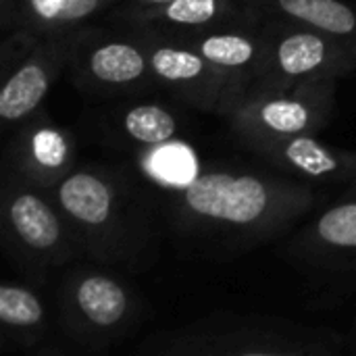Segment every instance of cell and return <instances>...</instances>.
<instances>
[{"instance_id":"obj_13","label":"cell","mask_w":356,"mask_h":356,"mask_svg":"<svg viewBox=\"0 0 356 356\" xmlns=\"http://www.w3.org/2000/svg\"><path fill=\"white\" fill-rule=\"evenodd\" d=\"M246 144L277 167L315 181L356 179V152L327 146L317 136L263 138L248 140Z\"/></svg>"},{"instance_id":"obj_9","label":"cell","mask_w":356,"mask_h":356,"mask_svg":"<svg viewBox=\"0 0 356 356\" xmlns=\"http://www.w3.org/2000/svg\"><path fill=\"white\" fill-rule=\"evenodd\" d=\"M138 38L148 52L154 79L196 108L221 115L227 100L236 96V88L229 77L175 35H163L144 27Z\"/></svg>"},{"instance_id":"obj_21","label":"cell","mask_w":356,"mask_h":356,"mask_svg":"<svg viewBox=\"0 0 356 356\" xmlns=\"http://www.w3.org/2000/svg\"><path fill=\"white\" fill-rule=\"evenodd\" d=\"M350 198H356V179L353 181V190H350Z\"/></svg>"},{"instance_id":"obj_6","label":"cell","mask_w":356,"mask_h":356,"mask_svg":"<svg viewBox=\"0 0 356 356\" xmlns=\"http://www.w3.org/2000/svg\"><path fill=\"white\" fill-rule=\"evenodd\" d=\"M2 229L15 252L35 267L63 265L79 246L50 192L21 175L6 179Z\"/></svg>"},{"instance_id":"obj_10","label":"cell","mask_w":356,"mask_h":356,"mask_svg":"<svg viewBox=\"0 0 356 356\" xmlns=\"http://www.w3.org/2000/svg\"><path fill=\"white\" fill-rule=\"evenodd\" d=\"M81 29L23 44L25 54L6 73L0 88V119L4 123H21L38 111L63 69L71 63Z\"/></svg>"},{"instance_id":"obj_4","label":"cell","mask_w":356,"mask_h":356,"mask_svg":"<svg viewBox=\"0 0 356 356\" xmlns=\"http://www.w3.org/2000/svg\"><path fill=\"white\" fill-rule=\"evenodd\" d=\"M334 79L305 83L290 90H254L232 98L221 117L244 138H292L317 136L321 131L336 102Z\"/></svg>"},{"instance_id":"obj_14","label":"cell","mask_w":356,"mask_h":356,"mask_svg":"<svg viewBox=\"0 0 356 356\" xmlns=\"http://www.w3.org/2000/svg\"><path fill=\"white\" fill-rule=\"evenodd\" d=\"M15 148L19 175L44 190H52L73 171V140L52 123L27 125L17 138Z\"/></svg>"},{"instance_id":"obj_1","label":"cell","mask_w":356,"mask_h":356,"mask_svg":"<svg viewBox=\"0 0 356 356\" xmlns=\"http://www.w3.org/2000/svg\"><path fill=\"white\" fill-rule=\"evenodd\" d=\"M313 202L315 194L305 186L232 171L198 173L175 196V209L188 225L234 238L271 236Z\"/></svg>"},{"instance_id":"obj_11","label":"cell","mask_w":356,"mask_h":356,"mask_svg":"<svg viewBox=\"0 0 356 356\" xmlns=\"http://www.w3.org/2000/svg\"><path fill=\"white\" fill-rule=\"evenodd\" d=\"M171 35H175L186 46L202 54L213 67L227 75L236 88V96L254 88L263 73L269 48L267 25H211L204 29Z\"/></svg>"},{"instance_id":"obj_16","label":"cell","mask_w":356,"mask_h":356,"mask_svg":"<svg viewBox=\"0 0 356 356\" xmlns=\"http://www.w3.org/2000/svg\"><path fill=\"white\" fill-rule=\"evenodd\" d=\"M300 240L307 252L327 265H356V198L323 211Z\"/></svg>"},{"instance_id":"obj_3","label":"cell","mask_w":356,"mask_h":356,"mask_svg":"<svg viewBox=\"0 0 356 356\" xmlns=\"http://www.w3.org/2000/svg\"><path fill=\"white\" fill-rule=\"evenodd\" d=\"M340 336L271 317L215 315L171 332L148 346L169 356H317L334 355Z\"/></svg>"},{"instance_id":"obj_17","label":"cell","mask_w":356,"mask_h":356,"mask_svg":"<svg viewBox=\"0 0 356 356\" xmlns=\"http://www.w3.org/2000/svg\"><path fill=\"white\" fill-rule=\"evenodd\" d=\"M236 0H171L154 8L125 10L129 23L140 27H171L177 31H194L219 25L234 10Z\"/></svg>"},{"instance_id":"obj_5","label":"cell","mask_w":356,"mask_h":356,"mask_svg":"<svg viewBox=\"0 0 356 356\" xmlns=\"http://www.w3.org/2000/svg\"><path fill=\"white\" fill-rule=\"evenodd\" d=\"M269 48L254 90H290L315 81H338L356 69V52L311 27L277 19L267 25Z\"/></svg>"},{"instance_id":"obj_7","label":"cell","mask_w":356,"mask_h":356,"mask_svg":"<svg viewBox=\"0 0 356 356\" xmlns=\"http://www.w3.org/2000/svg\"><path fill=\"white\" fill-rule=\"evenodd\" d=\"M65 325L79 342L104 346L121 338L140 311L134 290L115 275L75 271L60 290Z\"/></svg>"},{"instance_id":"obj_19","label":"cell","mask_w":356,"mask_h":356,"mask_svg":"<svg viewBox=\"0 0 356 356\" xmlns=\"http://www.w3.org/2000/svg\"><path fill=\"white\" fill-rule=\"evenodd\" d=\"M119 129L129 142L154 150L177 138L179 121L167 106L159 102H144L129 106L119 117Z\"/></svg>"},{"instance_id":"obj_8","label":"cell","mask_w":356,"mask_h":356,"mask_svg":"<svg viewBox=\"0 0 356 356\" xmlns=\"http://www.w3.org/2000/svg\"><path fill=\"white\" fill-rule=\"evenodd\" d=\"M81 88L104 94L140 92L154 83L148 52L138 35H102L83 27L69 63Z\"/></svg>"},{"instance_id":"obj_15","label":"cell","mask_w":356,"mask_h":356,"mask_svg":"<svg viewBox=\"0 0 356 356\" xmlns=\"http://www.w3.org/2000/svg\"><path fill=\"white\" fill-rule=\"evenodd\" d=\"M254 8L321 31L356 52V10L342 0H250Z\"/></svg>"},{"instance_id":"obj_12","label":"cell","mask_w":356,"mask_h":356,"mask_svg":"<svg viewBox=\"0 0 356 356\" xmlns=\"http://www.w3.org/2000/svg\"><path fill=\"white\" fill-rule=\"evenodd\" d=\"M117 0H2V21L13 31L8 40L31 44L40 38L60 35L86 23Z\"/></svg>"},{"instance_id":"obj_18","label":"cell","mask_w":356,"mask_h":356,"mask_svg":"<svg viewBox=\"0 0 356 356\" xmlns=\"http://www.w3.org/2000/svg\"><path fill=\"white\" fill-rule=\"evenodd\" d=\"M0 323L19 346H31L44 332L46 311L40 296L19 284L0 286Z\"/></svg>"},{"instance_id":"obj_20","label":"cell","mask_w":356,"mask_h":356,"mask_svg":"<svg viewBox=\"0 0 356 356\" xmlns=\"http://www.w3.org/2000/svg\"><path fill=\"white\" fill-rule=\"evenodd\" d=\"M171 0H129L127 4V10H138V8H154V6H161V4H167Z\"/></svg>"},{"instance_id":"obj_2","label":"cell","mask_w":356,"mask_h":356,"mask_svg":"<svg viewBox=\"0 0 356 356\" xmlns=\"http://www.w3.org/2000/svg\"><path fill=\"white\" fill-rule=\"evenodd\" d=\"M79 248L102 263L131 261L148 229L117 179L98 169H73L48 190Z\"/></svg>"}]
</instances>
